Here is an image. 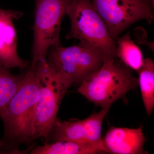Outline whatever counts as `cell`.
Masks as SVG:
<instances>
[{
	"instance_id": "cell-1",
	"label": "cell",
	"mask_w": 154,
	"mask_h": 154,
	"mask_svg": "<svg viewBox=\"0 0 154 154\" xmlns=\"http://www.w3.org/2000/svg\"><path fill=\"white\" fill-rule=\"evenodd\" d=\"M39 88L35 68L30 67L18 91L0 113L5 126V139L18 143L34 139L35 108Z\"/></svg>"
},
{
	"instance_id": "cell-2",
	"label": "cell",
	"mask_w": 154,
	"mask_h": 154,
	"mask_svg": "<svg viewBox=\"0 0 154 154\" xmlns=\"http://www.w3.org/2000/svg\"><path fill=\"white\" fill-rule=\"evenodd\" d=\"M66 15L70 21L66 39H78L79 44L99 53L105 61L116 59V43L112 38L91 0H70Z\"/></svg>"
},
{
	"instance_id": "cell-3",
	"label": "cell",
	"mask_w": 154,
	"mask_h": 154,
	"mask_svg": "<svg viewBox=\"0 0 154 154\" xmlns=\"http://www.w3.org/2000/svg\"><path fill=\"white\" fill-rule=\"evenodd\" d=\"M115 60L104 61L78 88L80 94L102 109L109 110L116 100L139 85L131 71Z\"/></svg>"
},
{
	"instance_id": "cell-4",
	"label": "cell",
	"mask_w": 154,
	"mask_h": 154,
	"mask_svg": "<svg viewBox=\"0 0 154 154\" xmlns=\"http://www.w3.org/2000/svg\"><path fill=\"white\" fill-rule=\"evenodd\" d=\"M35 71L39 79L38 100L35 108L33 139L49 137L57 118L59 108L72 82L60 72L51 67L46 60L36 64Z\"/></svg>"
},
{
	"instance_id": "cell-5",
	"label": "cell",
	"mask_w": 154,
	"mask_h": 154,
	"mask_svg": "<svg viewBox=\"0 0 154 154\" xmlns=\"http://www.w3.org/2000/svg\"><path fill=\"white\" fill-rule=\"evenodd\" d=\"M70 0H35L32 60L30 67L46 60L49 48L61 45V24Z\"/></svg>"
},
{
	"instance_id": "cell-6",
	"label": "cell",
	"mask_w": 154,
	"mask_h": 154,
	"mask_svg": "<svg viewBox=\"0 0 154 154\" xmlns=\"http://www.w3.org/2000/svg\"><path fill=\"white\" fill-rule=\"evenodd\" d=\"M110 36L116 41L119 35L135 22L154 19L152 3L149 0H91Z\"/></svg>"
},
{
	"instance_id": "cell-7",
	"label": "cell",
	"mask_w": 154,
	"mask_h": 154,
	"mask_svg": "<svg viewBox=\"0 0 154 154\" xmlns=\"http://www.w3.org/2000/svg\"><path fill=\"white\" fill-rule=\"evenodd\" d=\"M48 64L79 86L87 77L99 70L104 62L102 55L87 46H53L48 51Z\"/></svg>"
},
{
	"instance_id": "cell-8",
	"label": "cell",
	"mask_w": 154,
	"mask_h": 154,
	"mask_svg": "<svg viewBox=\"0 0 154 154\" xmlns=\"http://www.w3.org/2000/svg\"><path fill=\"white\" fill-rule=\"evenodd\" d=\"M108 110L102 109L82 120L65 121L57 119L50 134H51L55 141H71L94 144L100 147L105 153L102 143V129L103 120Z\"/></svg>"
},
{
	"instance_id": "cell-9",
	"label": "cell",
	"mask_w": 154,
	"mask_h": 154,
	"mask_svg": "<svg viewBox=\"0 0 154 154\" xmlns=\"http://www.w3.org/2000/svg\"><path fill=\"white\" fill-rule=\"evenodd\" d=\"M23 14L13 10L0 9V64L7 69H25L29 63L19 57L17 53V33L13 21Z\"/></svg>"
},
{
	"instance_id": "cell-10",
	"label": "cell",
	"mask_w": 154,
	"mask_h": 154,
	"mask_svg": "<svg viewBox=\"0 0 154 154\" xmlns=\"http://www.w3.org/2000/svg\"><path fill=\"white\" fill-rule=\"evenodd\" d=\"M142 128L111 127L102 138L105 152L114 154H146Z\"/></svg>"
},
{
	"instance_id": "cell-11",
	"label": "cell",
	"mask_w": 154,
	"mask_h": 154,
	"mask_svg": "<svg viewBox=\"0 0 154 154\" xmlns=\"http://www.w3.org/2000/svg\"><path fill=\"white\" fill-rule=\"evenodd\" d=\"M105 153L99 146L71 141H56L33 149L32 154H94Z\"/></svg>"
},
{
	"instance_id": "cell-12",
	"label": "cell",
	"mask_w": 154,
	"mask_h": 154,
	"mask_svg": "<svg viewBox=\"0 0 154 154\" xmlns=\"http://www.w3.org/2000/svg\"><path fill=\"white\" fill-rule=\"evenodd\" d=\"M116 57L128 67L137 72L142 66V52L131 39L129 32L119 37L116 41Z\"/></svg>"
},
{
	"instance_id": "cell-13",
	"label": "cell",
	"mask_w": 154,
	"mask_h": 154,
	"mask_svg": "<svg viewBox=\"0 0 154 154\" xmlns=\"http://www.w3.org/2000/svg\"><path fill=\"white\" fill-rule=\"evenodd\" d=\"M139 74L138 85L145 108L149 116L151 115L154 107V63L151 59H144Z\"/></svg>"
},
{
	"instance_id": "cell-14",
	"label": "cell",
	"mask_w": 154,
	"mask_h": 154,
	"mask_svg": "<svg viewBox=\"0 0 154 154\" xmlns=\"http://www.w3.org/2000/svg\"><path fill=\"white\" fill-rule=\"evenodd\" d=\"M9 69L0 64V113L18 91L25 76L13 74Z\"/></svg>"
},
{
	"instance_id": "cell-15",
	"label": "cell",
	"mask_w": 154,
	"mask_h": 154,
	"mask_svg": "<svg viewBox=\"0 0 154 154\" xmlns=\"http://www.w3.org/2000/svg\"><path fill=\"white\" fill-rule=\"evenodd\" d=\"M134 36H136L137 42L138 43L141 44L142 39V44L145 45L154 51V42H149L146 39V33L143 28L138 27L134 30Z\"/></svg>"
},
{
	"instance_id": "cell-16",
	"label": "cell",
	"mask_w": 154,
	"mask_h": 154,
	"mask_svg": "<svg viewBox=\"0 0 154 154\" xmlns=\"http://www.w3.org/2000/svg\"><path fill=\"white\" fill-rule=\"evenodd\" d=\"M149 1H150V2H151L152 3L153 5H154V0H149Z\"/></svg>"
}]
</instances>
